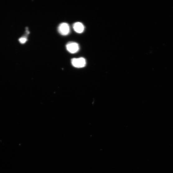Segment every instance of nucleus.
<instances>
[{
    "mask_svg": "<svg viewBox=\"0 0 173 173\" xmlns=\"http://www.w3.org/2000/svg\"><path fill=\"white\" fill-rule=\"evenodd\" d=\"M72 65L77 68H81L85 67L86 65V61L83 58H73L71 61Z\"/></svg>",
    "mask_w": 173,
    "mask_h": 173,
    "instance_id": "obj_1",
    "label": "nucleus"
},
{
    "mask_svg": "<svg viewBox=\"0 0 173 173\" xmlns=\"http://www.w3.org/2000/svg\"><path fill=\"white\" fill-rule=\"evenodd\" d=\"M58 30L60 34L63 36L68 35L70 32V27L67 23H62L58 27Z\"/></svg>",
    "mask_w": 173,
    "mask_h": 173,
    "instance_id": "obj_2",
    "label": "nucleus"
},
{
    "mask_svg": "<svg viewBox=\"0 0 173 173\" xmlns=\"http://www.w3.org/2000/svg\"><path fill=\"white\" fill-rule=\"evenodd\" d=\"M67 50L70 53L74 54L79 50V46L77 43L74 42H69L66 45Z\"/></svg>",
    "mask_w": 173,
    "mask_h": 173,
    "instance_id": "obj_3",
    "label": "nucleus"
},
{
    "mask_svg": "<svg viewBox=\"0 0 173 173\" xmlns=\"http://www.w3.org/2000/svg\"><path fill=\"white\" fill-rule=\"evenodd\" d=\"M73 27L74 31L79 34L82 33L84 30V26L82 23L79 22L74 23Z\"/></svg>",
    "mask_w": 173,
    "mask_h": 173,
    "instance_id": "obj_4",
    "label": "nucleus"
},
{
    "mask_svg": "<svg viewBox=\"0 0 173 173\" xmlns=\"http://www.w3.org/2000/svg\"><path fill=\"white\" fill-rule=\"evenodd\" d=\"M27 40V39L26 37H23L21 38L19 40V41L22 44H24Z\"/></svg>",
    "mask_w": 173,
    "mask_h": 173,
    "instance_id": "obj_5",
    "label": "nucleus"
}]
</instances>
